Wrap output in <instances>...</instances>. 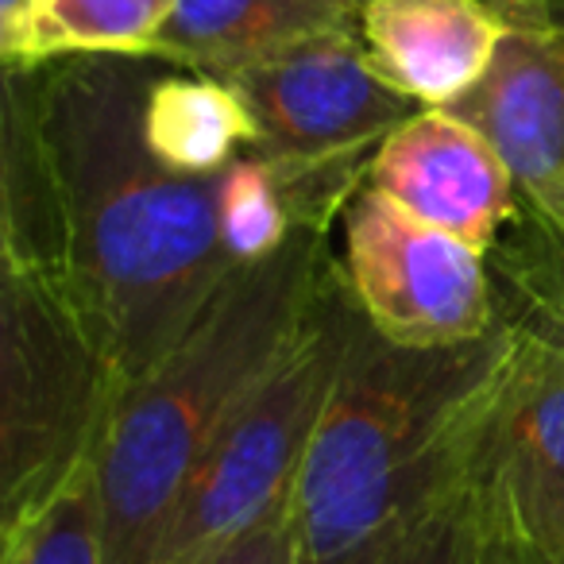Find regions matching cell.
<instances>
[{"label":"cell","instance_id":"cell-1","mask_svg":"<svg viewBox=\"0 0 564 564\" xmlns=\"http://www.w3.org/2000/svg\"><path fill=\"white\" fill-rule=\"evenodd\" d=\"M163 66L151 55L0 66V263L63 282L128 383L240 271L220 243V174H174L143 140Z\"/></svg>","mask_w":564,"mask_h":564},{"label":"cell","instance_id":"cell-2","mask_svg":"<svg viewBox=\"0 0 564 564\" xmlns=\"http://www.w3.org/2000/svg\"><path fill=\"white\" fill-rule=\"evenodd\" d=\"M499 310L491 333L448 348L394 345L364 317L294 484L299 564H376L460 495L525 337Z\"/></svg>","mask_w":564,"mask_h":564},{"label":"cell","instance_id":"cell-3","mask_svg":"<svg viewBox=\"0 0 564 564\" xmlns=\"http://www.w3.org/2000/svg\"><path fill=\"white\" fill-rule=\"evenodd\" d=\"M333 259L329 232L306 228L232 271L178 345L128 387L94 471L105 564H151L197 460L302 337Z\"/></svg>","mask_w":564,"mask_h":564},{"label":"cell","instance_id":"cell-4","mask_svg":"<svg viewBox=\"0 0 564 564\" xmlns=\"http://www.w3.org/2000/svg\"><path fill=\"white\" fill-rule=\"evenodd\" d=\"M128 387L63 282L0 263V538L97 468Z\"/></svg>","mask_w":564,"mask_h":564},{"label":"cell","instance_id":"cell-5","mask_svg":"<svg viewBox=\"0 0 564 564\" xmlns=\"http://www.w3.org/2000/svg\"><path fill=\"white\" fill-rule=\"evenodd\" d=\"M364 314L333 259L310 322L186 479L151 564H209L294 495Z\"/></svg>","mask_w":564,"mask_h":564},{"label":"cell","instance_id":"cell-6","mask_svg":"<svg viewBox=\"0 0 564 564\" xmlns=\"http://www.w3.org/2000/svg\"><path fill=\"white\" fill-rule=\"evenodd\" d=\"M348 291L379 337L406 348L476 340L502 317L484 251L364 186L345 209Z\"/></svg>","mask_w":564,"mask_h":564},{"label":"cell","instance_id":"cell-7","mask_svg":"<svg viewBox=\"0 0 564 564\" xmlns=\"http://www.w3.org/2000/svg\"><path fill=\"white\" fill-rule=\"evenodd\" d=\"M502 306L525 337L460 487L476 541L530 538L564 522V317Z\"/></svg>","mask_w":564,"mask_h":564},{"label":"cell","instance_id":"cell-8","mask_svg":"<svg viewBox=\"0 0 564 564\" xmlns=\"http://www.w3.org/2000/svg\"><path fill=\"white\" fill-rule=\"evenodd\" d=\"M248 105L251 155L274 163H376V151L422 105L368 63L360 32L325 35L220 78Z\"/></svg>","mask_w":564,"mask_h":564},{"label":"cell","instance_id":"cell-9","mask_svg":"<svg viewBox=\"0 0 564 564\" xmlns=\"http://www.w3.org/2000/svg\"><path fill=\"white\" fill-rule=\"evenodd\" d=\"M502 40L484 82L448 105L495 143L518 202L564 240V4L491 0Z\"/></svg>","mask_w":564,"mask_h":564},{"label":"cell","instance_id":"cell-10","mask_svg":"<svg viewBox=\"0 0 564 564\" xmlns=\"http://www.w3.org/2000/svg\"><path fill=\"white\" fill-rule=\"evenodd\" d=\"M368 186L484 256L499 248L522 209L507 159L448 109H417L394 128L379 143Z\"/></svg>","mask_w":564,"mask_h":564},{"label":"cell","instance_id":"cell-11","mask_svg":"<svg viewBox=\"0 0 564 564\" xmlns=\"http://www.w3.org/2000/svg\"><path fill=\"white\" fill-rule=\"evenodd\" d=\"M502 40L491 0H364L360 43L391 89L448 109L484 82Z\"/></svg>","mask_w":564,"mask_h":564},{"label":"cell","instance_id":"cell-12","mask_svg":"<svg viewBox=\"0 0 564 564\" xmlns=\"http://www.w3.org/2000/svg\"><path fill=\"white\" fill-rule=\"evenodd\" d=\"M364 0H174L151 58L232 78L282 51L360 32Z\"/></svg>","mask_w":564,"mask_h":564},{"label":"cell","instance_id":"cell-13","mask_svg":"<svg viewBox=\"0 0 564 564\" xmlns=\"http://www.w3.org/2000/svg\"><path fill=\"white\" fill-rule=\"evenodd\" d=\"M143 140L174 174L209 178L251 148L256 124L228 82L166 63L148 89Z\"/></svg>","mask_w":564,"mask_h":564},{"label":"cell","instance_id":"cell-14","mask_svg":"<svg viewBox=\"0 0 564 564\" xmlns=\"http://www.w3.org/2000/svg\"><path fill=\"white\" fill-rule=\"evenodd\" d=\"M174 0H32L0 20V66L78 55H151Z\"/></svg>","mask_w":564,"mask_h":564},{"label":"cell","instance_id":"cell-15","mask_svg":"<svg viewBox=\"0 0 564 564\" xmlns=\"http://www.w3.org/2000/svg\"><path fill=\"white\" fill-rule=\"evenodd\" d=\"M94 471H86L40 518L0 538V564H105Z\"/></svg>","mask_w":564,"mask_h":564},{"label":"cell","instance_id":"cell-16","mask_svg":"<svg viewBox=\"0 0 564 564\" xmlns=\"http://www.w3.org/2000/svg\"><path fill=\"white\" fill-rule=\"evenodd\" d=\"M464 538H468V518H464V495H456L453 502L394 538L376 564H448L464 549Z\"/></svg>","mask_w":564,"mask_h":564},{"label":"cell","instance_id":"cell-17","mask_svg":"<svg viewBox=\"0 0 564 564\" xmlns=\"http://www.w3.org/2000/svg\"><path fill=\"white\" fill-rule=\"evenodd\" d=\"M209 564H299V538H294V495L274 507L259 525H251L240 541L217 553Z\"/></svg>","mask_w":564,"mask_h":564},{"label":"cell","instance_id":"cell-18","mask_svg":"<svg viewBox=\"0 0 564 564\" xmlns=\"http://www.w3.org/2000/svg\"><path fill=\"white\" fill-rule=\"evenodd\" d=\"M464 564H564V522L530 533V538L507 541H476L468 533V561Z\"/></svg>","mask_w":564,"mask_h":564},{"label":"cell","instance_id":"cell-19","mask_svg":"<svg viewBox=\"0 0 564 564\" xmlns=\"http://www.w3.org/2000/svg\"><path fill=\"white\" fill-rule=\"evenodd\" d=\"M32 0H0V20H12L20 9H28Z\"/></svg>","mask_w":564,"mask_h":564},{"label":"cell","instance_id":"cell-20","mask_svg":"<svg viewBox=\"0 0 564 564\" xmlns=\"http://www.w3.org/2000/svg\"><path fill=\"white\" fill-rule=\"evenodd\" d=\"M464 561H468V538H464V549H460V553H456L448 564H464Z\"/></svg>","mask_w":564,"mask_h":564}]
</instances>
